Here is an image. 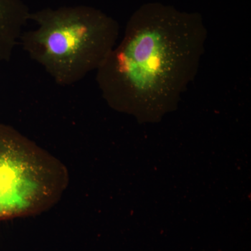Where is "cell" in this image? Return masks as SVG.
<instances>
[{"instance_id":"cell-1","label":"cell","mask_w":251,"mask_h":251,"mask_svg":"<svg viewBox=\"0 0 251 251\" xmlns=\"http://www.w3.org/2000/svg\"><path fill=\"white\" fill-rule=\"evenodd\" d=\"M206 38L198 13L158 2L142 5L97 71L104 99L112 108L140 117L169 111L197 75Z\"/></svg>"},{"instance_id":"cell-2","label":"cell","mask_w":251,"mask_h":251,"mask_svg":"<svg viewBox=\"0 0 251 251\" xmlns=\"http://www.w3.org/2000/svg\"><path fill=\"white\" fill-rule=\"evenodd\" d=\"M29 21L35 27L23 31L20 43L61 86L74 85L98 70L120 35L115 20L85 5L46 8L31 12Z\"/></svg>"},{"instance_id":"cell-3","label":"cell","mask_w":251,"mask_h":251,"mask_svg":"<svg viewBox=\"0 0 251 251\" xmlns=\"http://www.w3.org/2000/svg\"><path fill=\"white\" fill-rule=\"evenodd\" d=\"M69 181L62 162L0 124V221L49 210L62 198Z\"/></svg>"},{"instance_id":"cell-4","label":"cell","mask_w":251,"mask_h":251,"mask_svg":"<svg viewBox=\"0 0 251 251\" xmlns=\"http://www.w3.org/2000/svg\"><path fill=\"white\" fill-rule=\"evenodd\" d=\"M30 13L23 0H0V61L11 60Z\"/></svg>"}]
</instances>
